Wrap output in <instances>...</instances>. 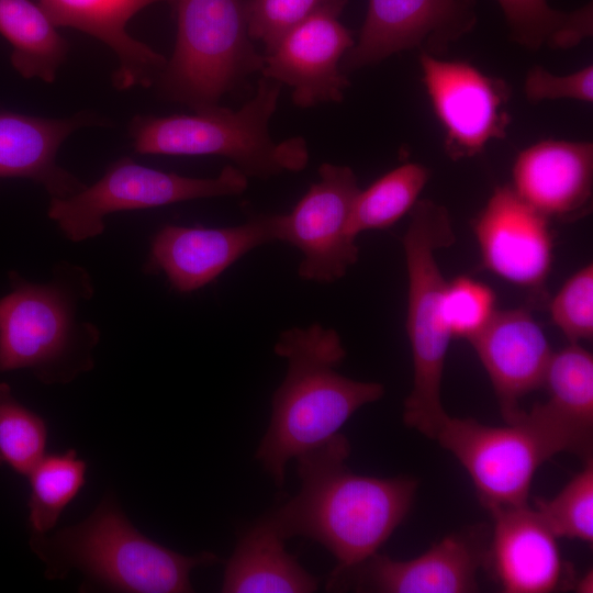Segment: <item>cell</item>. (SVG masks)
<instances>
[{"instance_id":"cell-23","label":"cell","mask_w":593,"mask_h":593,"mask_svg":"<svg viewBox=\"0 0 593 593\" xmlns=\"http://www.w3.org/2000/svg\"><path fill=\"white\" fill-rule=\"evenodd\" d=\"M286 539L262 517L238 539L226 561L223 593H311L320 580L307 572Z\"/></svg>"},{"instance_id":"cell-21","label":"cell","mask_w":593,"mask_h":593,"mask_svg":"<svg viewBox=\"0 0 593 593\" xmlns=\"http://www.w3.org/2000/svg\"><path fill=\"white\" fill-rule=\"evenodd\" d=\"M157 2L175 0H38L57 27L76 29L112 49L118 59L112 85L119 91L154 87L167 64L164 55L127 32L130 20Z\"/></svg>"},{"instance_id":"cell-25","label":"cell","mask_w":593,"mask_h":593,"mask_svg":"<svg viewBox=\"0 0 593 593\" xmlns=\"http://www.w3.org/2000/svg\"><path fill=\"white\" fill-rule=\"evenodd\" d=\"M503 11L510 37L529 51L546 46L569 49L593 34V7L588 3L566 12L547 0H496Z\"/></svg>"},{"instance_id":"cell-33","label":"cell","mask_w":593,"mask_h":593,"mask_svg":"<svg viewBox=\"0 0 593 593\" xmlns=\"http://www.w3.org/2000/svg\"><path fill=\"white\" fill-rule=\"evenodd\" d=\"M524 93L532 103L559 99L591 103L593 101V67L588 65L574 72L558 76L536 65L526 75Z\"/></svg>"},{"instance_id":"cell-9","label":"cell","mask_w":593,"mask_h":593,"mask_svg":"<svg viewBox=\"0 0 593 593\" xmlns=\"http://www.w3.org/2000/svg\"><path fill=\"white\" fill-rule=\"evenodd\" d=\"M435 440L465 468L488 511L526 504L538 469L560 454L525 411L506 426L448 415Z\"/></svg>"},{"instance_id":"cell-3","label":"cell","mask_w":593,"mask_h":593,"mask_svg":"<svg viewBox=\"0 0 593 593\" xmlns=\"http://www.w3.org/2000/svg\"><path fill=\"white\" fill-rule=\"evenodd\" d=\"M0 299V372L27 369L44 384H67L94 367L100 331L79 316L94 286L83 267L59 261L45 283L9 272Z\"/></svg>"},{"instance_id":"cell-29","label":"cell","mask_w":593,"mask_h":593,"mask_svg":"<svg viewBox=\"0 0 593 593\" xmlns=\"http://www.w3.org/2000/svg\"><path fill=\"white\" fill-rule=\"evenodd\" d=\"M534 508L557 538L593 544V458L553 497H537Z\"/></svg>"},{"instance_id":"cell-15","label":"cell","mask_w":593,"mask_h":593,"mask_svg":"<svg viewBox=\"0 0 593 593\" xmlns=\"http://www.w3.org/2000/svg\"><path fill=\"white\" fill-rule=\"evenodd\" d=\"M279 242L278 214L226 227L165 225L153 237L146 271L163 272L181 293L199 290L266 244Z\"/></svg>"},{"instance_id":"cell-11","label":"cell","mask_w":593,"mask_h":593,"mask_svg":"<svg viewBox=\"0 0 593 593\" xmlns=\"http://www.w3.org/2000/svg\"><path fill=\"white\" fill-rule=\"evenodd\" d=\"M422 80L443 127L444 148L460 160L480 154L506 136L511 115V86L463 60H445L419 53Z\"/></svg>"},{"instance_id":"cell-27","label":"cell","mask_w":593,"mask_h":593,"mask_svg":"<svg viewBox=\"0 0 593 593\" xmlns=\"http://www.w3.org/2000/svg\"><path fill=\"white\" fill-rule=\"evenodd\" d=\"M87 462L77 450L45 454L26 477L30 482L29 524L34 534L53 529L64 510L86 483Z\"/></svg>"},{"instance_id":"cell-12","label":"cell","mask_w":593,"mask_h":593,"mask_svg":"<svg viewBox=\"0 0 593 593\" xmlns=\"http://www.w3.org/2000/svg\"><path fill=\"white\" fill-rule=\"evenodd\" d=\"M477 0H368L358 42L342 71L376 65L393 54L419 49L438 57L477 24Z\"/></svg>"},{"instance_id":"cell-16","label":"cell","mask_w":593,"mask_h":593,"mask_svg":"<svg viewBox=\"0 0 593 593\" xmlns=\"http://www.w3.org/2000/svg\"><path fill=\"white\" fill-rule=\"evenodd\" d=\"M493 518L485 567L505 593H550L573 585L558 538L538 512L522 504L489 511Z\"/></svg>"},{"instance_id":"cell-18","label":"cell","mask_w":593,"mask_h":593,"mask_svg":"<svg viewBox=\"0 0 593 593\" xmlns=\"http://www.w3.org/2000/svg\"><path fill=\"white\" fill-rule=\"evenodd\" d=\"M469 343L489 376L501 415L515 422L523 413L521 400L544 385L553 354L545 332L527 309L496 310Z\"/></svg>"},{"instance_id":"cell-10","label":"cell","mask_w":593,"mask_h":593,"mask_svg":"<svg viewBox=\"0 0 593 593\" xmlns=\"http://www.w3.org/2000/svg\"><path fill=\"white\" fill-rule=\"evenodd\" d=\"M360 191L349 166L324 163L291 212L278 214L279 242L298 248L300 279L333 283L359 258L356 239L347 231L353 203Z\"/></svg>"},{"instance_id":"cell-28","label":"cell","mask_w":593,"mask_h":593,"mask_svg":"<svg viewBox=\"0 0 593 593\" xmlns=\"http://www.w3.org/2000/svg\"><path fill=\"white\" fill-rule=\"evenodd\" d=\"M46 421L20 403L10 385L0 382V463L27 477L46 454Z\"/></svg>"},{"instance_id":"cell-19","label":"cell","mask_w":593,"mask_h":593,"mask_svg":"<svg viewBox=\"0 0 593 593\" xmlns=\"http://www.w3.org/2000/svg\"><path fill=\"white\" fill-rule=\"evenodd\" d=\"M511 187L549 221L586 215L593 194V144L562 139L532 144L514 160Z\"/></svg>"},{"instance_id":"cell-8","label":"cell","mask_w":593,"mask_h":593,"mask_svg":"<svg viewBox=\"0 0 593 593\" xmlns=\"http://www.w3.org/2000/svg\"><path fill=\"white\" fill-rule=\"evenodd\" d=\"M248 187V177L226 165L213 178H193L142 166L124 156L110 164L92 186L66 199H51L48 217L71 242H82L104 232L108 214L152 209L178 202L237 195Z\"/></svg>"},{"instance_id":"cell-20","label":"cell","mask_w":593,"mask_h":593,"mask_svg":"<svg viewBox=\"0 0 593 593\" xmlns=\"http://www.w3.org/2000/svg\"><path fill=\"white\" fill-rule=\"evenodd\" d=\"M110 124L109 119L90 110L57 119L1 110L0 179H29L41 184L51 199L69 198L87 184L58 164L59 148L82 127Z\"/></svg>"},{"instance_id":"cell-30","label":"cell","mask_w":593,"mask_h":593,"mask_svg":"<svg viewBox=\"0 0 593 593\" xmlns=\"http://www.w3.org/2000/svg\"><path fill=\"white\" fill-rule=\"evenodd\" d=\"M348 0H244L248 33L270 52L289 32L320 16L338 18Z\"/></svg>"},{"instance_id":"cell-5","label":"cell","mask_w":593,"mask_h":593,"mask_svg":"<svg viewBox=\"0 0 593 593\" xmlns=\"http://www.w3.org/2000/svg\"><path fill=\"white\" fill-rule=\"evenodd\" d=\"M282 85L261 76L254 97L238 110L215 105L192 114H136L128 123L134 150L143 155L221 156L247 177L298 172L309 163L303 137L275 142L269 122Z\"/></svg>"},{"instance_id":"cell-34","label":"cell","mask_w":593,"mask_h":593,"mask_svg":"<svg viewBox=\"0 0 593 593\" xmlns=\"http://www.w3.org/2000/svg\"><path fill=\"white\" fill-rule=\"evenodd\" d=\"M572 588L579 593H592L593 592V571L592 569L583 573L580 579L574 580Z\"/></svg>"},{"instance_id":"cell-6","label":"cell","mask_w":593,"mask_h":593,"mask_svg":"<svg viewBox=\"0 0 593 593\" xmlns=\"http://www.w3.org/2000/svg\"><path fill=\"white\" fill-rule=\"evenodd\" d=\"M402 238L407 272L406 333L413 363L412 389L403 405V422L435 439L448 417L441 402V381L452 339L441 315L446 280L436 251L456 242L448 209L419 199L410 211Z\"/></svg>"},{"instance_id":"cell-13","label":"cell","mask_w":593,"mask_h":593,"mask_svg":"<svg viewBox=\"0 0 593 593\" xmlns=\"http://www.w3.org/2000/svg\"><path fill=\"white\" fill-rule=\"evenodd\" d=\"M489 532L474 525L445 536L410 560L374 553L351 570L328 578L327 589L353 579L355 591L379 593H470L479 591Z\"/></svg>"},{"instance_id":"cell-32","label":"cell","mask_w":593,"mask_h":593,"mask_svg":"<svg viewBox=\"0 0 593 593\" xmlns=\"http://www.w3.org/2000/svg\"><path fill=\"white\" fill-rule=\"evenodd\" d=\"M552 323L569 343L593 337V264L578 269L561 286L549 304Z\"/></svg>"},{"instance_id":"cell-7","label":"cell","mask_w":593,"mask_h":593,"mask_svg":"<svg viewBox=\"0 0 593 593\" xmlns=\"http://www.w3.org/2000/svg\"><path fill=\"white\" fill-rule=\"evenodd\" d=\"M172 55L154 85L165 101L199 111L220 104L264 66L248 33L244 0H175Z\"/></svg>"},{"instance_id":"cell-17","label":"cell","mask_w":593,"mask_h":593,"mask_svg":"<svg viewBox=\"0 0 593 593\" xmlns=\"http://www.w3.org/2000/svg\"><path fill=\"white\" fill-rule=\"evenodd\" d=\"M354 44L351 32L338 18L320 15L293 29L266 53L260 72L291 87L299 108L342 102L350 82L340 61Z\"/></svg>"},{"instance_id":"cell-1","label":"cell","mask_w":593,"mask_h":593,"mask_svg":"<svg viewBox=\"0 0 593 593\" xmlns=\"http://www.w3.org/2000/svg\"><path fill=\"white\" fill-rule=\"evenodd\" d=\"M342 433L298 456L299 493L264 518L283 539L304 537L336 559L329 578L354 569L391 537L413 505L418 481L353 472Z\"/></svg>"},{"instance_id":"cell-31","label":"cell","mask_w":593,"mask_h":593,"mask_svg":"<svg viewBox=\"0 0 593 593\" xmlns=\"http://www.w3.org/2000/svg\"><path fill=\"white\" fill-rule=\"evenodd\" d=\"M493 289L468 276L446 281L441 295V315L451 337L470 340L496 312Z\"/></svg>"},{"instance_id":"cell-2","label":"cell","mask_w":593,"mask_h":593,"mask_svg":"<svg viewBox=\"0 0 593 593\" xmlns=\"http://www.w3.org/2000/svg\"><path fill=\"white\" fill-rule=\"evenodd\" d=\"M273 353L286 360L287 371L272 394L269 425L255 459L281 486L289 461L331 439L385 389L340 374L336 369L346 348L336 329L320 323L282 331Z\"/></svg>"},{"instance_id":"cell-4","label":"cell","mask_w":593,"mask_h":593,"mask_svg":"<svg viewBox=\"0 0 593 593\" xmlns=\"http://www.w3.org/2000/svg\"><path fill=\"white\" fill-rule=\"evenodd\" d=\"M30 547L45 564V577L61 580L71 570L112 592H193V569L213 564V552L187 556L142 534L112 495L80 523L53 535L31 534Z\"/></svg>"},{"instance_id":"cell-22","label":"cell","mask_w":593,"mask_h":593,"mask_svg":"<svg viewBox=\"0 0 593 593\" xmlns=\"http://www.w3.org/2000/svg\"><path fill=\"white\" fill-rule=\"evenodd\" d=\"M548 401L528 413L551 434L562 452L592 458L593 356L579 343L553 351L544 385Z\"/></svg>"},{"instance_id":"cell-14","label":"cell","mask_w":593,"mask_h":593,"mask_svg":"<svg viewBox=\"0 0 593 593\" xmlns=\"http://www.w3.org/2000/svg\"><path fill=\"white\" fill-rule=\"evenodd\" d=\"M472 227L486 270L524 289L544 288L553 261L549 220L511 186L493 190Z\"/></svg>"},{"instance_id":"cell-24","label":"cell","mask_w":593,"mask_h":593,"mask_svg":"<svg viewBox=\"0 0 593 593\" xmlns=\"http://www.w3.org/2000/svg\"><path fill=\"white\" fill-rule=\"evenodd\" d=\"M0 34L11 45L10 61L20 76L55 81L70 46L40 4L0 0Z\"/></svg>"},{"instance_id":"cell-26","label":"cell","mask_w":593,"mask_h":593,"mask_svg":"<svg viewBox=\"0 0 593 593\" xmlns=\"http://www.w3.org/2000/svg\"><path fill=\"white\" fill-rule=\"evenodd\" d=\"M429 179V170L417 163L403 164L358 192L347 231L357 239L366 231L385 230L410 213Z\"/></svg>"}]
</instances>
